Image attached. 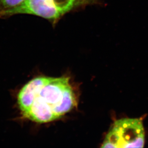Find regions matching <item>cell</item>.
<instances>
[{"label": "cell", "instance_id": "cell-1", "mask_svg": "<svg viewBox=\"0 0 148 148\" xmlns=\"http://www.w3.org/2000/svg\"><path fill=\"white\" fill-rule=\"evenodd\" d=\"M17 102L23 117L38 123L61 118L77 105L69 77L39 76L20 90Z\"/></svg>", "mask_w": 148, "mask_h": 148}, {"label": "cell", "instance_id": "cell-2", "mask_svg": "<svg viewBox=\"0 0 148 148\" xmlns=\"http://www.w3.org/2000/svg\"><path fill=\"white\" fill-rule=\"evenodd\" d=\"M145 132L140 119L124 118L114 122L106 134L102 148H143Z\"/></svg>", "mask_w": 148, "mask_h": 148}, {"label": "cell", "instance_id": "cell-3", "mask_svg": "<svg viewBox=\"0 0 148 148\" xmlns=\"http://www.w3.org/2000/svg\"><path fill=\"white\" fill-rule=\"evenodd\" d=\"M95 0H25L13 10L10 17L17 14H28L55 22L66 13Z\"/></svg>", "mask_w": 148, "mask_h": 148}, {"label": "cell", "instance_id": "cell-4", "mask_svg": "<svg viewBox=\"0 0 148 148\" xmlns=\"http://www.w3.org/2000/svg\"><path fill=\"white\" fill-rule=\"evenodd\" d=\"M25 0H0V18H6L24 3Z\"/></svg>", "mask_w": 148, "mask_h": 148}]
</instances>
